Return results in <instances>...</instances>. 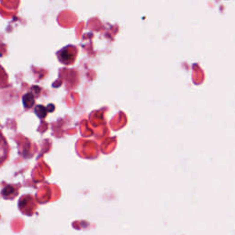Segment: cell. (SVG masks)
Instances as JSON below:
<instances>
[{
  "label": "cell",
  "instance_id": "1",
  "mask_svg": "<svg viewBox=\"0 0 235 235\" xmlns=\"http://www.w3.org/2000/svg\"><path fill=\"white\" fill-rule=\"evenodd\" d=\"M77 54V49L75 46H66L63 49L60 50L57 52V57L61 63L63 64L69 65L73 64L76 61V57Z\"/></svg>",
  "mask_w": 235,
  "mask_h": 235
},
{
  "label": "cell",
  "instance_id": "2",
  "mask_svg": "<svg viewBox=\"0 0 235 235\" xmlns=\"http://www.w3.org/2000/svg\"><path fill=\"white\" fill-rule=\"evenodd\" d=\"M8 154H9V145L4 135L0 132V165H2L8 159Z\"/></svg>",
  "mask_w": 235,
  "mask_h": 235
}]
</instances>
